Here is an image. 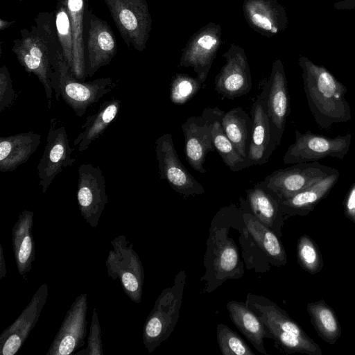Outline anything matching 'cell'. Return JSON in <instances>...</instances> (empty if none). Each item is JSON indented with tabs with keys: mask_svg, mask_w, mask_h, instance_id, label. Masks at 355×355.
Instances as JSON below:
<instances>
[{
	"mask_svg": "<svg viewBox=\"0 0 355 355\" xmlns=\"http://www.w3.org/2000/svg\"><path fill=\"white\" fill-rule=\"evenodd\" d=\"M339 171L331 174L300 192L280 200L283 213L291 216L308 215L315 205L326 198L339 178Z\"/></svg>",
	"mask_w": 355,
	"mask_h": 355,
	"instance_id": "cb8c5ba5",
	"label": "cell"
},
{
	"mask_svg": "<svg viewBox=\"0 0 355 355\" xmlns=\"http://www.w3.org/2000/svg\"><path fill=\"white\" fill-rule=\"evenodd\" d=\"M86 74L89 77L110 63L117 52L114 32L107 21L97 17L91 9L85 10Z\"/></svg>",
	"mask_w": 355,
	"mask_h": 355,
	"instance_id": "7c38bea8",
	"label": "cell"
},
{
	"mask_svg": "<svg viewBox=\"0 0 355 355\" xmlns=\"http://www.w3.org/2000/svg\"><path fill=\"white\" fill-rule=\"evenodd\" d=\"M155 153L159 180H166L175 191L185 196L205 192L203 186L180 162L171 134H164L156 139Z\"/></svg>",
	"mask_w": 355,
	"mask_h": 355,
	"instance_id": "8fae6325",
	"label": "cell"
},
{
	"mask_svg": "<svg viewBox=\"0 0 355 355\" xmlns=\"http://www.w3.org/2000/svg\"><path fill=\"white\" fill-rule=\"evenodd\" d=\"M73 148L70 146L66 128L58 126V121L52 118L50 121L46 144L37 166L38 185L44 193L55 178L68 166H71L76 159L71 157Z\"/></svg>",
	"mask_w": 355,
	"mask_h": 355,
	"instance_id": "30bf717a",
	"label": "cell"
},
{
	"mask_svg": "<svg viewBox=\"0 0 355 355\" xmlns=\"http://www.w3.org/2000/svg\"><path fill=\"white\" fill-rule=\"evenodd\" d=\"M17 98L12 80L6 65L0 68V113L10 107Z\"/></svg>",
	"mask_w": 355,
	"mask_h": 355,
	"instance_id": "74e56055",
	"label": "cell"
},
{
	"mask_svg": "<svg viewBox=\"0 0 355 355\" xmlns=\"http://www.w3.org/2000/svg\"><path fill=\"white\" fill-rule=\"evenodd\" d=\"M266 101L274 142L280 145L286 118L290 113V100L284 67L280 59L273 61L269 78L261 93Z\"/></svg>",
	"mask_w": 355,
	"mask_h": 355,
	"instance_id": "5bb4252c",
	"label": "cell"
},
{
	"mask_svg": "<svg viewBox=\"0 0 355 355\" xmlns=\"http://www.w3.org/2000/svg\"><path fill=\"white\" fill-rule=\"evenodd\" d=\"M297 255L300 266L309 273L314 275L322 270V254L318 245L309 236L304 234L299 238Z\"/></svg>",
	"mask_w": 355,
	"mask_h": 355,
	"instance_id": "d6a6232c",
	"label": "cell"
},
{
	"mask_svg": "<svg viewBox=\"0 0 355 355\" xmlns=\"http://www.w3.org/2000/svg\"><path fill=\"white\" fill-rule=\"evenodd\" d=\"M227 309L236 327L243 333L255 349L263 354V338L268 336L262 321L243 302L231 301Z\"/></svg>",
	"mask_w": 355,
	"mask_h": 355,
	"instance_id": "83f0119b",
	"label": "cell"
},
{
	"mask_svg": "<svg viewBox=\"0 0 355 355\" xmlns=\"http://www.w3.org/2000/svg\"><path fill=\"white\" fill-rule=\"evenodd\" d=\"M220 24L209 22L196 31L182 49L178 67H191L203 83L222 43Z\"/></svg>",
	"mask_w": 355,
	"mask_h": 355,
	"instance_id": "ba28073f",
	"label": "cell"
},
{
	"mask_svg": "<svg viewBox=\"0 0 355 355\" xmlns=\"http://www.w3.org/2000/svg\"><path fill=\"white\" fill-rule=\"evenodd\" d=\"M15 23V21H8L6 20H4L3 19H0V31H2L3 30H6V28L10 27L13 24Z\"/></svg>",
	"mask_w": 355,
	"mask_h": 355,
	"instance_id": "60d3db41",
	"label": "cell"
},
{
	"mask_svg": "<svg viewBox=\"0 0 355 355\" xmlns=\"http://www.w3.org/2000/svg\"><path fill=\"white\" fill-rule=\"evenodd\" d=\"M52 67V87L56 100L58 101L61 96L80 117L85 114L89 106L97 103L117 86L110 77L98 78L89 82L78 80L71 73L62 50L53 57Z\"/></svg>",
	"mask_w": 355,
	"mask_h": 355,
	"instance_id": "3957f363",
	"label": "cell"
},
{
	"mask_svg": "<svg viewBox=\"0 0 355 355\" xmlns=\"http://www.w3.org/2000/svg\"><path fill=\"white\" fill-rule=\"evenodd\" d=\"M217 340L223 355L255 354L236 332L223 324H218Z\"/></svg>",
	"mask_w": 355,
	"mask_h": 355,
	"instance_id": "e575fe53",
	"label": "cell"
},
{
	"mask_svg": "<svg viewBox=\"0 0 355 355\" xmlns=\"http://www.w3.org/2000/svg\"><path fill=\"white\" fill-rule=\"evenodd\" d=\"M48 297L46 284H42L18 318L0 335V354L14 355L35 327Z\"/></svg>",
	"mask_w": 355,
	"mask_h": 355,
	"instance_id": "e0dca14e",
	"label": "cell"
},
{
	"mask_svg": "<svg viewBox=\"0 0 355 355\" xmlns=\"http://www.w3.org/2000/svg\"><path fill=\"white\" fill-rule=\"evenodd\" d=\"M304 89L308 105L318 125L329 129L336 123L352 119L346 99L347 88L326 68L300 56Z\"/></svg>",
	"mask_w": 355,
	"mask_h": 355,
	"instance_id": "7a4b0ae2",
	"label": "cell"
},
{
	"mask_svg": "<svg viewBox=\"0 0 355 355\" xmlns=\"http://www.w3.org/2000/svg\"><path fill=\"white\" fill-rule=\"evenodd\" d=\"M112 249L105 260L107 273L118 280L125 294L134 302L140 303L144 281V270L133 245L123 235L110 241Z\"/></svg>",
	"mask_w": 355,
	"mask_h": 355,
	"instance_id": "5b68a950",
	"label": "cell"
},
{
	"mask_svg": "<svg viewBox=\"0 0 355 355\" xmlns=\"http://www.w3.org/2000/svg\"><path fill=\"white\" fill-rule=\"evenodd\" d=\"M202 84L197 77L180 73L175 74L170 84L171 101L178 105L185 104L198 93Z\"/></svg>",
	"mask_w": 355,
	"mask_h": 355,
	"instance_id": "836d02e7",
	"label": "cell"
},
{
	"mask_svg": "<svg viewBox=\"0 0 355 355\" xmlns=\"http://www.w3.org/2000/svg\"><path fill=\"white\" fill-rule=\"evenodd\" d=\"M239 263L236 247L231 241L225 240L219 243L214 259V270L217 273L225 275L234 271Z\"/></svg>",
	"mask_w": 355,
	"mask_h": 355,
	"instance_id": "d590c367",
	"label": "cell"
},
{
	"mask_svg": "<svg viewBox=\"0 0 355 355\" xmlns=\"http://www.w3.org/2000/svg\"><path fill=\"white\" fill-rule=\"evenodd\" d=\"M101 339V329L96 309L94 308L89 327L87 346L76 353V355H103Z\"/></svg>",
	"mask_w": 355,
	"mask_h": 355,
	"instance_id": "8d00e7d4",
	"label": "cell"
},
{
	"mask_svg": "<svg viewBox=\"0 0 355 355\" xmlns=\"http://www.w3.org/2000/svg\"><path fill=\"white\" fill-rule=\"evenodd\" d=\"M242 9L248 25L261 35L270 37L286 28V12L277 0H244Z\"/></svg>",
	"mask_w": 355,
	"mask_h": 355,
	"instance_id": "ac0fdd59",
	"label": "cell"
},
{
	"mask_svg": "<svg viewBox=\"0 0 355 355\" xmlns=\"http://www.w3.org/2000/svg\"><path fill=\"white\" fill-rule=\"evenodd\" d=\"M87 295L76 297L67 311L46 355H69L85 345L87 334Z\"/></svg>",
	"mask_w": 355,
	"mask_h": 355,
	"instance_id": "2e32d148",
	"label": "cell"
},
{
	"mask_svg": "<svg viewBox=\"0 0 355 355\" xmlns=\"http://www.w3.org/2000/svg\"><path fill=\"white\" fill-rule=\"evenodd\" d=\"M251 117L252 128L248 159L252 166L262 165L268 162L277 146L272 138L266 101L261 94L252 105Z\"/></svg>",
	"mask_w": 355,
	"mask_h": 355,
	"instance_id": "d6986e66",
	"label": "cell"
},
{
	"mask_svg": "<svg viewBox=\"0 0 355 355\" xmlns=\"http://www.w3.org/2000/svg\"><path fill=\"white\" fill-rule=\"evenodd\" d=\"M71 21L73 36V59L71 73L84 81L86 74L85 42V0H64Z\"/></svg>",
	"mask_w": 355,
	"mask_h": 355,
	"instance_id": "484cf974",
	"label": "cell"
},
{
	"mask_svg": "<svg viewBox=\"0 0 355 355\" xmlns=\"http://www.w3.org/2000/svg\"><path fill=\"white\" fill-rule=\"evenodd\" d=\"M17 1H22L23 0H17Z\"/></svg>",
	"mask_w": 355,
	"mask_h": 355,
	"instance_id": "7bdbcfd3",
	"label": "cell"
},
{
	"mask_svg": "<svg viewBox=\"0 0 355 355\" xmlns=\"http://www.w3.org/2000/svg\"><path fill=\"white\" fill-rule=\"evenodd\" d=\"M306 311L318 335L329 344H335L341 336V327L334 309L321 299L309 303Z\"/></svg>",
	"mask_w": 355,
	"mask_h": 355,
	"instance_id": "4dcf8cb0",
	"label": "cell"
},
{
	"mask_svg": "<svg viewBox=\"0 0 355 355\" xmlns=\"http://www.w3.org/2000/svg\"><path fill=\"white\" fill-rule=\"evenodd\" d=\"M41 135L29 131L0 137V171L11 172L26 163L36 151Z\"/></svg>",
	"mask_w": 355,
	"mask_h": 355,
	"instance_id": "7402d4cb",
	"label": "cell"
},
{
	"mask_svg": "<svg viewBox=\"0 0 355 355\" xmlns=\"http://www.w3.org/2000/svg\"><path fill=\"white\" fill-rule=\"evenodd\" d=\"M221 125L225 134L243 157L248 159L252 119L241 107L224 112Z\"/></svg>",
	"mask_w": 355,
	"mask_h": 355,
	"instance_id": "f1b7e54d",
	"label": "cell"
},
{
	"mask_svg": "<svg viewBox=\"0 0 355 355\" xmlns=\"http://www.w3.org/2000/svg\"><path fill=\"white\" fill-rule=\"evenodd\" d=\"M187 275L180 271L174 284L157 297L143 329V342L149 353L153 352L173 331L180 316Z\"/></svg>",
	"mask_w": 355,
	"mask_h": 355,
	"instance_id": "277c9868",
	"label": "cell"
},
{
	"mask_svg": "<svg viewBox=\"0 0 355 355\" xmlns=\"http://www.w3.org/2000/svg\"><path fill=\"white\" fill-rule=\"evenodd\" d=\"M121 37L128 47L142 52L152 28L147 0H104Z\"/></svg>",
	"mask_w": 355,
	"mask_h": 355,
	"instance_id": "8992f818",
	"label": "cell"
},
{
	"mask_svg": "<svg viewBox=\"0 0 355 355\" xmlns=\"http://www.w3.org/2000/svg\"><path fill=\"white\" fill-rule=\"evenodd\" d=\"M355 6V0H349L340 4L339 8H352Z\"/></svg>",
	"mask_w": 355,
	"mask_h": 355,
	"instance_id": "b9f144b4",
	"label": "cell"
},
{
	"mask_svg": "<svg viewBox=\"0 0 355 355\" xmlns=\"http://www.w3.org/2000/svg\"><path fill=\"white\" fill-rule=\"evenodd\" d=\"M243 219L253 239L266 255L279 264L284 265L287 261L286 253L276 234L252 214L244 213Z\"/></svg>",
	"mask_w": 355,
	"mask_h": 355,
	"instance_id": "f546056e",
	"label": "cell"
},
{
	"mask_svg": "<svg viewBox=\"0 0 355 355\" xmlns=\"http://www.w3.org/2000/svg\"><path fill=\"white\" fill-rule=\"evenodd\" d=\"M337 172L336 168L321 164L318 161L297 163L273 171L263 182L283 200Z\"/></svg>",
	"mask_w": 355,
	"mask_h": 355,
	"instance_id": "9c48e42d",
	"label": "cell"
},
{
	"mask_svg": "<svg viewBox=\"0 0 355 355\" xmlns=\"http://www.w3.org/2000/svg\"><path fill=\"white\" fill-rule=\"evenodd\" d=\"M33 219V211L27 209L23 211L19 214L12 230V245L17 268L25 280L35 259Z\"/></svg>",
	"mask_w": 355,
	"mask_h": 355,
	"instance_id": "44dd1931",
	"label": "cell"
},
{
	"mask_svg": "<svg viewBox=\"0 0 355 355\" xmlns=\"http://www.w3.org/2000/svg\"><path fill=\"white\" fill-rule=\"evenodd\" d=\"M343 207L345 216L355 223V182L352 184L346 195Z\"/></svg>",
	"mask_w": 355,
	"mask_h": 355,
	"instance_id": "f35d334b",
	"label": "cell"
},
{
	"mask_svg": "<svg viewBox=\"0 0 355 355\" xmlns=\"http://www.w3.org/2000/svg\"><path fill=\"white\" fill-rule=\"evenodd\" d=\"M76 198L81 216L92 228L98 226L108 202L105 179L101 169L92 164H82L78 169Z\"/></svg>",
	"mask_w": 355,
	"mask_h": 355,
	"instance_id": "4fadbf2b",
	"label": "cell"
},
{
	"mask_svg": "<svg viewBox=\"0 0 355 355\" xmlns=\"http://www.w3.org/2000/svg\"><path fill=\"white\" fill-rule=\"evenodd\" d=\"M121 104V101L117 98L105 101L96 112L87 117L73 141V146H78L79 152L86 150L93 141L103 134L117 117Z\"/></svg>",
	"mask_w": 355,
	"mask_h": 355,
	"instance_id": "d4e9b609",
	"label": "cell"
},
{
	"mask_svg": "<svg viewBox=\"0 0 355 355\" xmlns=\"http://www.w3.org/2000/svg\"><path fill=\"white\" fill-rule=\"evenodd\" d=\"M222 56L225 63L216 76L215 90L231 100L247 94L251 90L252 80L245 50L232 44Z\"/></svg>",
	"mask_w": 355,
	"mask_h": 355,
	"instance_id": "9a60e30c",
	"label": "cell"
},
{
	"mask_svg": "<svg viewBox=\"0 0 355 355\" xmlns=\"http://www.w3.org/2000/svg\"><path fill=\"white\" fill-rule=\"evenodd\" d=\"M184 137V153L189 164L195 170L205 173L203 164L207 155L216 150L210 123L202 116H191L182 125Z\"/></svg>",
	"mask_w": 355,
	"mask_h": 355,
	"instance_id": "ffe728a7",
	"label": "cell"
},
{
	"mask_svg": "<svg viewBox=\"0 0 355 355\" xmlns=\"http://www.w3.org/2000/svg\"><path fill=\"white\" fill-rule=\"evenodd\" d=\"M6 275V261L3 256V248L0 245V279H2Z\"/></svg>",
	"mask_w": 355,
	"mask_h": 355,
	"instance_id": "ab89813d",
	"label": "cell"
},
{
	"mask_svg": "<svg viewBox=\"0 0 355 355\" xmlns=\"http://www.w3.org/2000/svg\"><path fill=\"white\" fill-rule=\"evenodd\" d=\"M247 202L252 214L263 224L272 227L282 218L280 198L263 181L246 191Z\"/></svg>",
	"mask_w": 355,
	"mask_h": 355,
	"instance_id": "4316f807",
	"label": "cell"
},
{
	"mask_svg": "<svg viewBox=\"0 0 355 355\" xmlns=\"http://www.w3.org/2000/svg\"><path fill=\"white\" fill-rule=\"evenodd\" d=\"M295 141L288 146L283 157L284 164L316 162L327 157L343 159L351 145L349 132L345 135L328 137L310 131L295 130Z\"/></svg>",
	"mask_w": 355,
	"mask_h": 355,
	"instance_id": "52a82bcc",
	"label": "cell"
},
{
	"mask_svg": "<svg viewBox=\"0 0 355 355\" xmlns=\"http://www.w3.org/2000/svg\"><path fill=\"white\" fill-rule=\"evenodd\" d=\"M55 24L62 52L71 71L73 59V36L69 15L64 0H58L57 2Z\"/></svg>",
	"mask_w": 355,
	"mask_h": 355,
	"instance_id": "1f68e13d",
	"label": "cell"
},
{
	"mask_svg": "<svg viewBox=\"0 0 355 355\" xmlns=\"http://www.w3.org/2000/svg\"><path fill=\"white\" fill-rule=\"evenodd\" d=\"M224 112L217 107H207L203 110L201 116L210 123L212 141L216 150L225 164L232 171L236 172L252 165L248 159L242 156L225 134L220 121Z\"/></svg>",
	"mask_w": 355,
	"mask_h": 355,
	"instance_id": "603a6c76",
	"label": "cell"
},
{
	"mask_svg": "<svg viewBox=\"0 0 355 355\" xmlns=\"http://www.w3.org/2000/svg\"><path fill=\"white\" fill-rule=\"evenodd\" d=\"M34 20L35 26H31L30 30L20 31L21 37L13 40L11 50L25 71L36 76L42 84L50 109L53 94L52 60L62 49L57 35L54 12H39Z\"/></svg>",
	"mask_w": 355,
	"mask_h": 355,
	"instance_id": "6da1fadb",
	"label": "cell"
}]
</instances>
